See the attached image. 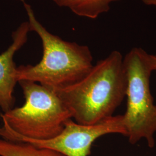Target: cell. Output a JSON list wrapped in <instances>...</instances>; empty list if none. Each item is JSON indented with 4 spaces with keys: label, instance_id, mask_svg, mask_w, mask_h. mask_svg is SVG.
<instances>
[{
    "label": "cell",
    "instance_id": "6da1fadb",
    "mask_svg": "<svg viewBox=\"0 0 156 156\" xmlns=\"http://www.w3.org/2000/svg\"><path fill=\"white\" fill-rule=\"evenodd\" d=\"M126 89L123 56L113 50L77 83L55 92L72 111L75 122L92 125L113 116Z\"/></svg>",
    "mask_w": 156,
    "mask_h": 156
},
{
    "label": "cell",
    "instance_id": "7a4b0ae2",
    "mask_svg": "<svg viewBox=\"0 0 156 156\" xmlns=\"http://www.w3.org/2000/svg\"><path fill=\"white\" fill-rule=\"evenodd\" d=\"M28 16L31 31L41 39L43 56L36 65H22L17 68V80L40 84L55 91L77 83L93 67L89 48L64 41L50 33L39 22L31 6L22 0Z\"/></svg>",
    "mask_w": 156,
    "mask_h": 156
},
{
    "label": "cell",
    "instance_id": "3957f363",
    "mask_svg": "<svg viewBox=\"0 0 156 156\" xmlns=\"http://www.w3.org/2000/svg\"><path fill=\"white\" fill-rule=\"evenodd\" d=\"M25 98L23 106L1 115V139L22 138L46 140L62 133L73 113L56 92L31 81L20 80Z\"/></svg>",
    "mask_w": 156,
    "mask_h": 156
},
{
    "label": "cell",
    "instance_id": "277c9868",
    "mask_svg": "<svg viewBox=\"0 0 156 156\" xmlns=\"http://www.w3.org/2000/svg\"><path fill=\"white\" fill-rule=\"evenodd\" d=\"M127 78V108L123 122L128 142L135 145L145 140L150 148L155 145L156 104L150 87L154 72L151 55L140 47H134L123 56Z\"/></svg>",
    "mask_w": 156,
    "mask_h": 156
},
{
    "label": "cell",
    "instance_id": "5b68a950",
    "mask_svg": "<svg viewBox=\"0 0 156 156\" xmlns=\"http://www.w3.org/2000/svg\"><path fill=\"white\" fill-rule=\"evenodd\" d=\"M110 134L127 136L123 115H113L92 125L80 124L70 119L65 123L62 133L55 138L37 140L19 138L12 142H27L38 147L58 151L66 156H89L95 140Z\"/></svg>",
    "mask_w": 156,
    "mask_h": 156
},
{
    "label": "cell",
    "instance_id": "8992f818",
    "mask_svg": "<svg viewBox=\"0 0 156 156\" xmlns=\"http://www.w3.org/2000/svg\"><path fill=\"white\" fill-rule=\"evenodd\" d=\"M30 31L28 21L22 23L12 34V43L0 55V108L6 112L13 108L14 89L17 82L16 66L14 56L28 39Z\"/></svg>",
    "mask_w": 156,
    "mask_h": 156
},
{
    "label": "cell",
    "instance_id": "52a82bcc",
    "mask_svg": "<svg viewBox=\"0 0 156 156\" xmlns=\"http://www.w3.org/2000/svg\"><path fill=\"white\" fill-rule=\"evenodd\" d=\"M57 5L70 9L79 16L95 19L111 9L112 4L122 0H53Z\"/></svg>",
    "mask_w": 156,
    "mask_h": 156
},
{
    "label": "cell",
    "instance_id": "ba28073f",
    "mask_svg": "<svg viewBox=\"0 0 156 156\" xmlns=\"http://www.w3.org/2000/svg\"><path fill=\"white\" fill-rule=\"evenodd\" d=\"M0 156H66L58 151L38 147L27 142L0 139Z\"/></svg>",
    "mask_w": 156,
    "mask_h": 156
},
{
    "label": "cell",
    "instance_id": "9c48e42d",
    "mask_svg": "<svg viewBox=\"0 0 156 156\" xmlns=\"http://www.w3.org/2000/svg\"><path fill=\"white\" fill-rule=\"evenodd\" d=\"M140 1L145 5L152 6L156 8V0H140Z\"/></svg>",
    "mask_w": 156,
    "mask_h": 156
},
{
    "label": "cell",
    "instance_id": "30bf717a",
    "mask_svg": "<svg viewBox=\"0 0 156 156\" xmlns=\"http://www.w3.org/2000/svg\"><path fill=\"white\" fill-rule=\"evenodd\" d=\"M151 58L153 67V70L154 72H156V53L154 55H151Z\"/></svg>",
    "mask_w": 156,
    "mask_h": 156
}]
</instances>
